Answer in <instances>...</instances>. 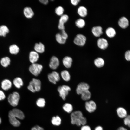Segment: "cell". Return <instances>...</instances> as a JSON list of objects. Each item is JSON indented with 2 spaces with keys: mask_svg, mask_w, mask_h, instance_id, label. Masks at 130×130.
Listing matches in <instances>:
<instances>
[{
  "mask_svg": "<svg viewBox=\"0 0 130 130\" xmlns=\"http://www.w3.org/2000/svg\"><path fill=\"white\" fill-rule=\"evenodd\" d=\"M97 45L99 48L102 50L106 49L108 46V43L107 40L103 38H99L98 39Z\"/></svg>",
  "mask_w": 130,
  "mask_h": 130,
  "instance_id": "7c38bea8",
  "label": "cell"
},
{
  "mask_svg": "<svg viewBox=\"0 0 130 130\" xmlns=\"http://www.w3.org/2000/svg\"><path fill=\"white\" fill-rule=\"evenodd\" d=\"M104 59L100 57L96 58L94 61V63L95 66L98 68L103 67L104 64Z\"/></svg>",
  "mask_w": 130,
  "mask_h": 130,
  "instance_id": "83f0119b",
  "label": "cell"
},
{
  "mask_svg": "<svg viewBox=\"0 0 130 130\" xmlns=\"http://www.w3.org/2000/svg\"><path fill=\"white\" fill-rule=\"evenodd\" d=\"M64 9L61 6H59L56 7L55 9L56 14L58 15L61 16L63 14Z\"/></svg>",
  "mask_w": 130,
  "mask_h": 130,
  "instance_id": "d590c367",
  "label": "cell"
},
{
  "mask_svg": "<svg viewBox=\"0 0 130 130\" xmlns=\"http://www.w3.org/2000/svg\"><path fill=\"white\" fill-rule=\"evenodd\" d=\"M11 110L13 115L17 118L22 120L25 118V115L24 113L19 109L14 108Z\"/></svg>",
  "mask_w": 130,
  "mask_h": 130,
  "instance_id": "4fadbf2b",
  "label": "cell"
},
{
  "mask_svg": "<svg viewBox=\"0 0 130 130\" xmlns=\"http://www.w3.org/2000/svg\"><path fill=\"white\" fill-rule=\"evenodd\" d=\"M11 60L10 58L8 57H5L2 58L0 61L1 65L3 67H7L10 64Z\"/></svg>",
  "mask_w": 130,
  "mask_h": 130,
  "instance_id": "f1b7e54d",
  "label": "cell"
},
{
  "mask_svg": "<svg viewBox=\"0 0 130 130\" xmlns=\"http://www.w3.org/2000/svg\"><path fill=\"white\" fill-rule=\"evenodd\" d=\"M10 53L12 54H17L19 52L20 48L16 44H13L10 45L9 48Z\"/></svg>",
  "mask_w": 130,
  "mask_h": 130,
  "instance_id": "d4e9b609",
  "label": "cell"
},
{
  "mask_svg": "<svg viewBox=\"0 0 130 130\" xmlns=\"http://www.w3.org/2000/svg\"><path fill=\"white\" fill-rule=\"evenodd\" d=\"M63 108L68 113H72L73 110L72 106L71 104L68 103L65 104L63 106Z\"/></svg>",
  "mask_w": 130,
  "mask_h": 130,
  "instance_id": "4dcf8cb0",
  "label": "cell"
},
{
  "mask_svg": "<svg viewBox=\"0 0 130 130\" xmlns=\"http://www.w3.org/2000/svg\"><path fill=\"white\" fill-rule=\"evenodd\" d=\"M116 111L118 116L121 118H124L127 115L126 110L122 107L118 108L116 110Z\"/></svg>",
  "mask_w": 130,
  "mask_h": 130,
  "instance_id": "44dd1931",
  "label": "cell"
},
{
  "mask_svg": "<svg viewBox=\"0 0 130 130\" xmlns=\"http://www.w3.org/2000/svg\"><path fill=\"white\" fill-rule=\"evenodd\" d=\"M25 16L28 19H31L33 16L34 13L32 9L29 7H26L24 8L23 10Z\"/></svg>",
  "mask_w": 130,
  "mask_h": 130,
  "instance_id": "2e32d148",
  "label": "cell"
},
{
  "mask_svg": "<svg viewBox=\"0 0 130 130\" xmlns=\"http://www.w3.org/2000/svg\"><path fill=\"white\" fill-rule=\"evenodd\" d=\"M125 124L130 128V115H127L124 119Z\"/></svg>",
  "mask_w": 130,
  "mask_h": 130,
  "instance_id": "74e56055",
  "label": "cell"
},
{
  "mask_svg": "<svg viewBox=\"0 0 130 130\" xmlns=\"http://www.w3.org/2000/svg\"><path fill=\"white\" fill-rule=\"evenodd\" d=\"M75 24L78 27L82 28L84 27L85 23L84 20L81 18H79L76 21Z\"/></svg>",
  "mask_w": 130,
  "mask_h": 130,
  "instance_id": "d6a6232c",
  "label": "cell"
},
{
  "mask_svg": "<svg viewBox=\"0 0 130 130\" xmlns=\"http://www.w3.org/2000/svg\"><path fill=\"white\" fill-rule=\"evenodd\" d=\"M90 88L89 85L87 83L81 82L78 85L76 89V92L78 95H81L84 92L89 90Z\"/></svg>",
  "mask_w": 130,
  "mask_h": 130,
  "instance_id": "ba28073f",
  "label": "cell"
},
{
  "mask_svg": "<svg viewBox=\"0 0 130 130\" xmlns=\"http://www.w3.org/2000/svg\"><path fill=\"white\" fill-rule=\"evenodd\" d=\"M62 37L64 39L66 40L68 36L67 33L65 30H62L61 33V34Z\"/></svg>",
  "mask_w": 130,
  "mask_h": 130,
  "instance_id": "ab89813d",
  "label": "cell"
},
{
  "mask_svg": "<svg viewBox=\"0 0 130 130\" xmlns=\"http://www.w3.org/2000/svg\"><path fill=\"white\" fill-rule=\"evenodd\" d=\"M118 24L119 26L123 29L127 28L129 25V22L127 19L125 17H121L119 20Z\"/></svg>",
  "mask_w": 130,
  "mask_h": 130,
  "instance_id": "e0dca14e",
  "label": "cell"
},
{
  "mask_svg": "<svg viewBox=\"0 0 130 130\" xmlns=\"http://www.w3.org/2000/svg\"><path fill=\"white\" fill-rule=\"evenodd\" d=\"M80 1V0H71V2L72 4L74 6H76L77 5Z\"/></svg>",
  "mask_w": 130,
  "mask_h": 130,
  "instance_id": "f6af8a7d",
  "label": "cell"
},
{
  "mask_svg": "<svg viewBox=\"0 0 130 130\" xmlns=\"http://www.w3.org/2000/svg\"><path fill=\"white\" fill-rule=\"evenodd\" d=\"M34 49L35 51L38 53H42L45 51V47L43 44L39 42L35 44Z\"/></svg>",
  "mask_w": 130,
  "mask_h": 130,
  "instance_id": "ffe728a7",
  "label": "cell"
},
{
  "mask_svg": "<svg viewBox=\"0 0 130 130\" xmlns=\"http://www.w3.org/2000/svg\"><path fill=\"white\" fill-rule=\"evenodd\" d=\"M43 68V66L41 64L35 63L32 64L29 66V69L31 74L37 76L40 73Z\"/></svg>",
  "mask_w": 130,
  "mask_h": 130,
  "instance_id": "277c9868",
  "label": "cell"
},
{
  "mask_svg": "<svg viewBox=\"0 0 130 130\" xmlns=\"http://www.w3.org/2000/svg\"><path fill=\"white\" fill-rule=\"evenodd\" d=\"M77 13L81 17H84L87 14V10L84 6H79L77 10Z\"/></svg>",
  "mask_w": 130,
  "mask_h": 130,
  "instance_id": "7402d4cb",
  "label": "cell"
},
{
  "mask_svg": "<svg viewBox=\"0 0 130 130\" xmlns=\"http://www.w3.org/2000/svg\"><path fill=\"white\" fill-rule=\"evenodd\" d=\"M85 107L87 111L90 113L94 112L97 108L96 104L93 100L87 101L85 103Z\"/></svg>",
  "mask_w": 130,
  "mask_h": 130,
  "instance_id": "52a82bcc",
  "label": "cell"
},
{
  "mask_svg": "<svg viewBox=\"0 0 130 130\" xmlns=\"http://www.w3.org/2000/svg\"><path fill=\"white\" fill-rule=\"evenodd\" d=\"M51 73L56 82L59 81L60 80V77L58 73L56 71H53Z\"/></svg>",
  "mask_w": 130,
  "mask_h": 130,
  "instance_id": "8d00e7d4",
  "label": "cell"
},
{
  "mask_svg": "<svg viewBox=\"0 0 130 130\" xmlns=\"http://www.w3.org/2000/svg\"><path fill=\"white\" fill-rule=\"evenodd\" d=\"M91 32L96 37H99L103 33L102 28L100 26H95L93 27L92 29Z\"/></svg>",
  "mask_w": 130,
  "mask_h": 130,
  "instance_id": "5bb4252c",
  "label": "cell"
},
{
  "mask_svg": "<svg viewBox=\"0 0 130 130\" xmlns=\"http://www.w3.org/2000/svg\"><path fill=\"white\" fill-rule=\"evenodd\" d=\"M61 75L63 79L65 81H68L70 79V75L67 70H65L62 71L61 72Z\"/></svg>",
  "mask_w": 130,
  "mask_h": 130,
  "instance_id": "484cf974",
  "label": "cell"
},
{
  "mask_svg": "<svg viewBox=\"0 0 130 130\" xmlns=\"http://www.w3.org/2000/svg\"><path fill=\"white\" fill-rule=\"evenodd\" d=\"M20 99V94L17 92H14L10 94L7 98L8 101L10 104L14 107L18 105Z\"/></svg>",
  "mask_w": 130,
  "mask_h": 130,
  "instance_id": "3957f363",
  "label": "cell"
},
{
  "mask_svg": "<svg viewBox=\"0 0 130 130\" xmlns=\"http://www.w3.org/2000/svg\"><path fill=\"white\" fill-rule=\"evenodd\" d=\"M9 31V28L6 25H2L0 26V36L5 37Z\"/></svg>",
  "mask_w": 130,
  "mask_h": 130,
  "instance_id": "cb8c5ba5",
  "label": "cell"
},
{
  "mask_svg": "<svg viewBox=\"0 0 130 130\" xmlns=\"http://www.w3.org/2000/svg\"><path fill=\"white\" fill-rule=\"evenodd\" d=\"M31 130H44L43 128L38 125H36L32 127Z\"/></svg>",
  "mask_w": 130,
  "mask_h": 130,
  "instance_id": "ee69618b",
  "label": "cell"
},
{
  "mask_svg": "<svg viewBox=\"0 0 130 130\" xmlns=\"http://www.w3.org/2000/svg\"><path fill=\"white\" fill-rule=\"evenodd\" d=\"M1 87L4 90L7 91L10 89L12 86L11 81L8 79H5L1 82Z\"/></svg>",
  "mask_w": 130,
  "mask_h": 130,
  "instance_id": "ac0fdd59",
  "label": "cell"
},
{
  "mask_svg": "<svg viewBox=\"0 0 130 130\" xmlns=\"http://www.w3.org/2000/svg\"><path fill=\"white\" fill-rule=\"evenodd\" d=\"M6 98V96L4 92L0 90V101L4 100Z\"/></svg>",
  "mask_w": 130,
  "mask_h": 130,
  "instance_id": "7bdbcfd3",
  "label": "cell"
},
{
  "mask_svg": "<svg viewBox=\"0 0 130 130\" xmlns=\"http://www.w3.org/2000/svg\"><path fill=\"white\" fill-rule=\"evenodd\" d=\"M105 33L107 36L110 38L114 37L116 33L114 29L111 27H109L106 29Z\"/></svg>",
  "mask_w": 130,
  "mask_h": 130,
  "instance_id": "4316f807",
  "label": "cell"
},
{
  "mask_svg": "<svg viewBox=\"0 0 130 130\" xmlns=\"http://www.w3.org/2000/svg\"><path fill=\"white\" fill-rule=\"evenodd\" d=\"M94 130H103V127L100 126L96 127L95 129Z\"/></svg>",
  "mask_w": 130,
  "mask_h": 130,
  "instance_id": "7dc6e473",
  "label": "cell"
},
{
  "mask_svg": "<svg viewBox=\"0 0 130 130\" xmlns=\"http://www.w3.org/2000/svg\"><path fill=\"white\" fill-rule=\"evenodd\" d=\"M48 78L50 82L54 84H56L57 82L51 73L48 74Z\"/></svg>",
  "mask_w": 130,
  "mask_h": 130,
  "instance_id": "f35d334b",
  "label": "cell"
},
{
  "mask_svg": "<svg viewBox=\"0 0 130 130\" xmlns=\"http://www.w3.org/2000/svg\"><path fill=\"white\" fill-rule=\"evenodd\" d=\"M72 62V58L68 56H65L64 58L62 60V62L64 65L67 68H69L71 67Z\"/></svg>",
  "mask_w": 130,
  "mask_h": 130,
  "instance_id": "d6986e66",
  "label": "cell"
},
{
  "mask_svg": "<svg viewBox=\"0 0 130 130\" xmlns=\"http://www.w3.org/2000/svg\"><path fill=\"white\" fill-rule=\"evenodd\" d=\"M116 130H128L126 129L123 127H121L118 128Z\"/></svg>",
  "mask_w": 130,
  "mask_h": 130,
  "instance_id": "c3c4849f",
  "label": "cell"
},
{
  "mask_svg": "<svg viewBox=\"0 0 130 130\" xmlns=\"http://www.w3.org/2000/svg\"><path fill=\"white\" fill-rule=\"evenodd\" d=\"M46 101L45 99L42 98H39L37 100L36 104L39 107H43L45 105Z\"/></svg>",
  "mask_w": 130,
  "mask_h": 130,
  "instance_id": "e575fe53",
  "label": "cell"
},
{
  "mask_svg": "<svg viewBox=\"0 0 130 130\" xmlns=\"http://www.w3.org/2000/svg\"><path fill=\"white\" fill-rule=\"evenodd\" d=\"M81 130H91L90 127L89 125H84L82 126Z\"/></svg>",
  "mask_w": 130,
  "mask_h": 130,
  "instance_id": "b9f144b4",
  "label": "cell"
},
{
  "mask_svg": "<svg viewBox=\"0 0 130 130\" xmlns=\"http://www.w3.org/2000/svg\"><path fill=\"white\" fill-rule=\"evenodd\" d=\"M39 1L40 2L44 5H47L48 3V0H39Z\"/></svg>",
  "mask_w": 130,
  "mask_h": 130,
  "instance_id": "bcb514c9",
  "label": "cell"
},
{
  "mask_svg": "<svg viewBox=\"0 0 130 130\" xmlns=\"http://www.w3.org/2000/svg\"><path fill=\"white\" fill-rule=\"evenodd\" d=\"M86 38L85 36L81 34H78L75 37L73 41L76 45L80 46H84L85 44Z\"/></svg>",
  "mask_w": 130,
  "mask_h": 130,
  "instance_id": "8992f818",
  "label": "cell"
},
{
  "mask_svg": "<svg viewBox=\"0 0 130 130\" xmlns=\"http://www.w3.org/2000/svg\"><path fill=\"white\" fill-rule=\"evenodd\" d=\"M57 90L60 96L63 100H65L66 99V97L68 94L69 91H71V88L69 86L64 85L59 86Z\"/></svg>",
  "mask_w": 130,
  "mask_h": 130,
  "instance_id": "5b68a950",
  "label": "cell"
},
{
  "mask_svg": "<svg viewBox=\"0 0 130 130\" xmlns=\"http://www.w3.org/2000/svg\"><path fill=\"white\" fill-rule=\"evenodd\" d=\"M59 61L58 58L55 56H52L51 58L49 64L50 67L52 69L55 70L58 67Z\"/></svg>",
  "mask_w": 130,
  "mask_h": 130,
  "instance_id": "8fae6325",
  "label": "cell"
},
{
  "mask_svg": "<svg viewBox=\"0 0 130 130\" xmlns=\"http://www.w3.org/2000/svg\"><path fill=\"white\" fill-rule=\"evenodd\" d=\"M81 98L84 101H88L90 99L91 97V93L89 90L86 91L81 94Z\"/></svg>",
  "mask_w": 130,
  "mask_h": 130,
  "instance_id": "f546056e",
  "label": "cell"
},
{
  "mask_svg": "<svg viewBox=\"0 0 130 130\" xmlns=\"http://www.w3.org/2000/svg\"><path fill=\"white\" fill-rule=\"evenodd\" d=\"M71 122L72 124L78 126L85 125L87 119L84 117L82 112L80 110L75 111L72 112L70 115Z\"/></svg>",
  "mask_w": 130,
  "mask_h": 130,
  "instance_id": "6da1fadb",
  "label": "cell"
},
{
  "mask_svg": "<svg viewBox=\"0 0 130 130\" xmlns=\"http://www.w3.org/2000/svg\"><path fill=\"white\" fill-rule=\"evenodd\" d=\"M56 39L57 42L60 44H65L66 40L64 39L62 37L61 34L57 33L55 35Z\"/></svg>",
  "mask_w": 130,
  "mask_h": 130,
  "instance_id": "836d02e7",
  "label": "cell"
},
{
  "mask_svg": "<svg viewBox=\"0 0 130 130\" xmlns=\"http://www.w3.org/2000/svg\"><path fill=\"white\" fill-rule=\"evenodd\" d=\"M39 58L38 53L35 51L30 52L29 55V58L30 62L32 63H36Z\"/></svg>",
  "mask_w": 130,
  "mask_h": 130,
  "instance_id": "9a60e30c",
  "label": "cell"
},
{
  "mask_svg": "<svg viewBox=\"0 0 130 130\" xmlns=\"http://www.w3.org/2000/svg\"><path fill=\"white\" fill-rule=\"evenodd\" d=\"M13 83L15 86L18 89L20 88L23 84L22 80L19 77L15 78L13 80Z\"/></svg>",
  "mask_w": 130,
  "mask_h": 130,
  "instance_id": "603a6c76",
  "label": "cell"
},
{
  "mask_svg": "<svg viewBox=\"0 0 130 130\" xmlns=\"http://www.w3.org/2000/svg\"><path fill=\"white\" fill-rule=\"evenodd\" d=\"M51 122L53 125L58 126L61 124V120L60 117L59 116H57L52 117Z\"/></svg>",
  "mask_w": 130,
  "mask_h": 130,
  "instance_id": "1f68e13d",
  "label": "cell"
},
{
  "mask_svg": "<svg viewBox=\"0 0 130 130\" xmlns=\"http://www.w3.org/2000/svg\"><path fill=\"white\" fill-rule=\"evenodd\" d=\"M1 119L0 117V124H1Z\"/></svg>",
  "mask_w": 130,
  "mask_h": 130,
  "instance_id": "681fc988",
  "label": "cell"
},
{
  "mask_svg": "<svg viewBox=\"0 0 130 130\" xmlns=\"http://www.w3.org/2000/svg\"><path fill=\"white\" fill-rule=\"evenodd\" d=\"M8 117L9 121L12 125L15 127H18L20 125V122L13 115L11 110L9 112Z\"/></svg>",
  "mask_w": 130,
  "mask_h": 130,
  "instance_id": "9c48e42d",
  "label": "cell"
},
{
  "mask_svg": "<svg viewBox=\"0 0 130 130\" xmlns=\"http://www.w3.org/2000/svg\"><path fill=\"white\" fill-rule=\"evenodd\" d=\"M69 16L66 14H63L61 16L59 21L58 27L60 30H65L64 24L68 20Z\"/></svg>",
  "mask_w": 130,
  "mask_h": 130,
  "instance_id": "30bf717a",
  "label": "cell"
},
{
  "mask_svg": "<svg viewBox=\"0 0 130 130\" xmlns=\"http://www.w3.org/2000/svg\"><path fill=\"white\" fill-rule=\"evenodd\" d=\"M125 56L127 60L130 61V50H128L125 52Z\"/></svg>",
  "mask_w": 130,
  "mask_h": 130,
  "instance_id": "60d3db41",
  "label": "cell"
},
{
  "mask_svg": "<svg viewBox=\"0 0 130 130\" xmlns=\"http://www.w3.org/2000/svg\"><path fill=\"white\" fill-rule=\"evenodd\" d=\"M41 82L39 80L33 78L30 82L27 88L32 92H38L41 89Z\"/></svg>",
  "mask_w": 130,
  "mask_h": 130,
  "instance_id": "7a4b0ae2",
  "label": "cell"
}]
</instances>
